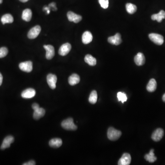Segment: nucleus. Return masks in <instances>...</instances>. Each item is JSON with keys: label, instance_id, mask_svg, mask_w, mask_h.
Masks as SVG:
<instances>
[{"label": "nucleus", "instance_id": "obj_1", "mask_svg": "<svg viewBox=\"0 0 165 165\" xmlns=\"http://www.w3.org/2000/svg\"><path fill=\"white\" fill-rule=\"evenodd\" d=\"M122 135V132L120 131L115 129L112 127H110L108 129L107 137L111 141H116L118 140Z\"/></svg>", "mask_w": 165, "mask_h": 165}, {"label": "nucleus", "instance_id": "obj_2", "mask_svg": "<svg viewBox=\"0 0 165 165\" xmlns=\"http://www.w3.org/2000/svg\"><path fill=\"white\" fill-rule=\"evenodd\" d=\"M61 125L64 129L67 130H75L78 128L74 123L73 120L72 118H68L64 120Z\"/></svg>", "mask_w": 165, "mask_h": 165}, {"label": "nucleus", "instance_id": "obj_3", "mask_svg": "<svg viewBox=\"0 0 165 165\" xmlns=\"http://www.w3.org/2000/svg\"><path fill=\"white\" fill-rule=\"evenodd\" d=\"M150 40L157 45H161L164 43V38L163 36L156 33H151L149 35Z\"/></svg>", "mask_w": 165, "mask_h": 165}, {"label": "nucleus", "instance_id": "obj_4", "mask_svg": "<svg viewBox=\"0 0 165 165\" xmlns=\"http://www.w3.org/2000/svg\"><path fill=\"white\" fill-rule=\"evenodd\" d=\"M19 68L22 71L30 73L33 70V63L31 61L23 62L19 64Z\"/></svg>", "mask_w": 165, "mask_h": 165}, {"label": "nucleus", "instance_id": "obj_5", "mask_svg": "<svg viewBox=\"0 0 165 165\" xmlns=\"http://www.w3.org/2000/svg\"><path fill=\"white\" fill-rule=\"evenodd\" d=\"M41 31V27L39 25L32 28L28 32V37L29 39H34L38 37Z\"/></svg>", "mask_w": 165, "mask_h": 165}, {"label": "nucleus", "instance_id": "obj_6", "mask_svg": "<svg viewBox=\"0 0 165 165\" xmlns=\"http://www.w3.org/2000/svg\"><path fill=\"white\" fill-rule=\"evenodd\" d=\"M164 130L162 128H159L156 129L152 134L151 138L154 141L158 142L162 139L164 136Z\"/></svg>", "mask_w": 165, "mask_h": 165}, {"label": "nucleus", "instance_id": "obj_7", "mask_svg": "<svg viewBox=\"0 0 165 165\" xmlns=\"http://www.w3.org/2000/svg\"><path fill=\"white\" fill-rule=\"evenodd\" d=\"M47 82L51 89H55L56 88V83L57 82L56 75L53 74H49L47 76Z\"/></svg>", "mask_w": 165, "mask_h": 165}, {"label": "nucleus", "instance_id": "obj_8", "mask_svg": "<svg viewBox=\"0 0 165 165\" xmlns=\"http://www.w3.org/2000/svg\"><path fill=\"white\" fill-rule=\"evenodd\" d=\"M71 45L68 43H65L63 44L59 50L58 53L60 55L65 56L67 55L71 50Z\"/></svg>", "mask_w": 165, "mask_h": 165}, {"label": "nucleus", "instance_id": "obj_9", "mask_svg": "<svg viewBox=\"0 0 165 165\" xmlns=\"http://www.w3.org/2000/svg\"><path fill=\"white\" fill-rule=\"evenodd\" d=\"M131 161V157L130 154L125 153L119 159L118 162V165H129Z\"/></svg>", "mask_w": 165, "mask_h": 165}, {"label": "nucleus", "instance_id": "obj_10", "mask_svg": "<svg viewBox=\"0 0 165 165\" xmlns=\"http://www.w3.org/2000/svg\"><path fill=\"white\" fill-rule=\"evenodd\" d=\"M68 19L69 21L73 22L74 23H78L81 21L82 18L81 16L74 13L73 12L69 11L67 14Z\"/></svg>", "mask_w": 165, "mask_h": 165}, {"label": "nucleus", "instance_id": "obj_11", "mask_svg": "<svg viewBox=\"0 0 165 165\" xmlns=\"http://www.w3.org/2000/svg\"><path fill=\"white\" fill-rule=\"evenodd\" d=\"M108 41L109 43L114 45H119L122 43L121 36L119 33H117L114 36H111L108 39Z\"/></svg>", "mask_w": 165, "mask_h": 165}, {"label": "nucleus", "instance_id": "obj_12", "mask_svg": "<svg viewBox=\"0 0 165 165\" xmlns=\"http://www.w3.org/2000/svg\"><path fill=\"white\" fill-rule=\"evenodd\" d=\"M44 48L46 50V58L48 60H50L53 58L55 55V49L53 45H44Z\"/></svg>", "mask_w": 165, "mask_h": 165}, {"label": "nucleus", "instance_id": "obj_13", "mask_svg": "<svg viewBox=\"0 0 165 165\" xmlns=\"http://www.w3.org/2000/svg\"><path fill=\"white\" fill-rule=\"evenodd\" d=\"M36 94V92L32 88H29L23 91L22 93L21 97L23 98L30 99L34 97Z\"/></svg>", "mask_w": 165, "mask_h": 165}, {"label": "nucleus", "instance_id": "obj_14", "mask_svg": "<svg viewBox=\"0 0 165 165\" xmlns=\"http://www.w3.org/2000/svg\"><path fill=\"white\" fill-rule=\"evenodd\" d=\"M14 137H12V136H8L6 137L5 138H4V141L1 145V150H4L7 148L10 147L11 144L14 142Z\"/></svg>", "mask_w": 165, "mask_h": 165}, {"label": "nucleus", "instance_id": "obj_15", "mask_svg": "<svg viewBox=\"0 0 165 165\" xmlns=\"http://www.w3.org/2000/svg\"><path fill=\"white\" fill-rule=\"evenodd\" d=\"M146 58L144 54L141 53H138L134 58V62L138 66H142L145 64Z\"/></svg>", "mask_w": 165, "mask_h": 165}, {"label": "nucleus", "instance_id": "obj_16", "mask_svg": "<svg viewBox=\"0 0 165 165\" xmlns=\"http://www.w3.org/2000/svg\"><path fill=\"white\" fill-rule=\"evenodd\" d=\"M82 42L84 44H89L92 40V35L89 31H85L82 35Z\"/></svg>", "mask_w": 165, "mask_h": 165}, {"label": "nucleus", "instance_id": "obj_17", "mask_svg": "<svg viewBox=\"0 0 165 165\" xmlns=\"http://www.w3.org/2000/svg\"><path fill=\"white\" fill-rule=\"evenodd\" d=\"M157 88V83L154 79H152L149 81L147 85L146 89L148 92H155Z\"/></svg>", "mask_w": 165, "mask_h": 165}, {"label": "nucleus", "instance_id": "obj_18", "mask_svg": "<svg viewBox=\"0 0 165 165\" xmlns=\"http://www.w3.org/2000/svg\"><path fill=\"white\" fill-rule=\"evenodd\" d=\"M80 80V77L77 74H73L68 78L69 84L72 86H74L79 83Z\"/></svg>", "mask_w": 165, "mask_h": 165}, {"label": "nucleus", "instance_id": "obj_19", "mask_svg": "<svg viewBox=\"0 0 165 165\" xmlns=\"http://www.w3.org/2000/svg\"><path fill=\"white\" fill-rule=\"evenodd\" d=\"M45 111L43 108L39 107L38 109L34 111L33 117L35 120H38L44 116Z\"/></svg>", "mask_w": 165, "mask_h": 165}, {"label": "nucleus", "instance_id": "obj_20", "mask_svg": "<svg viewBox=\"0 0 165 165\" xmlns=\"http://www.w3.org/2000/svg\"><path fill=\"white\" fill-rule=\"evenodd\" d=\"M165 19V12L161 10L157 14H155L151 16V19L153 20H156L161 23L163 19Z\"/></svg>", "mask_w": 165, "mask_h": 165}, {"label": "nucleus", "instance_id": "obj_21", "mask_svg": "<svg viewBox=\"0 0 165 165\" xmlns=\"http://www.w3.org/2000/svg\"><path fill=\"white\" fill-rule=\"evenodd\" d=\"M32 16V12L30 9H26L23 12L22 18L24 20L29 22L31 20Z\"/></svg>", "mask_w": 165, "mask_h": 165}, {"label": "nucleus", "instance_id": "obj_22", "mask_svg": "<svg viewBox=\"0 0 165 165\" xmlns=\"http://www.w3.org/2000/svg\"><path fill=\"white\" fill-rule=\"evenodd\" d=\"M63 144L62 140L59 138H53L49 142V145L50 147L54 148L60 147Z\"/></svg>", "mask_w": 165, "mask_h": 165}, {"label": "nucleus", "instance_id": "obj_23", "mask_svg": "<svg viewBox=\"0 0 165 165\" xmlns=\"http://www.w3.org/2000/svg\"><path fill=\"white\" fill-rule=\"evenodd\" d=\"M154 149H151L150 151L149 154H146L145 156V158L146 161H149L150 163H153L157 160V158L155 156Z\"/></svg>", "mask_w": 165, "mask_h": 165}, {"label": "nucleus", "instance_id": "obj_24", "mask_svg": "<svg viewBox=\"0 0 165 165\" xmlns=\"http://www.w3.org/2000/svg\"><path fill=\"white\" fill-rule=\"evenodd\" d=\"M84 61L90 66H94L97 64V59L91 55L88 54L85 55Z\"/></svg>", "mask_w": 165, "mask_h": 165}, {"label": "nucleus", "instance_id": "obj_25", "mask_svg": "<svg viewBox=\"0 0 165 165\" xmlns=\"http://www.w3.org/2000/svg\"><path fill=\"white\" fill-rule=\"evenodd\" d=\"M14 21L13 17L10 14H6L4 15L1 18V21L3 24L12 23Z\"/></svg>", "mask_w": 165, "mask_h": 165}, {"label": "nucleus", "instance_id": "obj_26", "mask_svg": "<svg viewBox=\"0 0 165 165\" xmlns=\"http://www.w3.org/2000/svg\"><path fill=\"white\" fill-rule=\"evenodd\" d=\"M126 8L128 14H134L137 11V6L132 3H127L126 5Z\"/></svg>", "mask_w": 165, "mask_h": 165}, {"label": "nucleus", "instance_id": "obj_27", "mask_svg": "<svg viewBox=\"0 0 165 165\" xmlns=\"http://www.w3.org/2000/svg\"><path fill=\"white\" fill-rule=\"evenodd\" d=\"M97 100V93L95 90H93L90 93L89 95V101L92 104L96 103Z\"/></svg>", "mask_w": 165, "mask_h": 165}, {"label": "nucleus", "instance_id": "obj_28", "mask_svg": "<svg viewBox=\"0 0 165 165\" xmlns=\"http://www.w3.org/2000/svg\"><path fill=\"white\" fill-rule=\"evenodd\" d=\"M117 97L118 99V101L119 102H121L122 103L124 102H126L127 100V97L126 94H125L124 93L119 92L117 94Z\"/></svg>", "mask_w": 165, "mask_h": 165}, {"label": "nucleus", "instance_id": "obj_29", "mask_svg": "<svg viewBox=\"0 0 165 165\" xmlns=\"http://www.w3.org/2000/svg\"><path fill=\"white\" fill-rule=\"evenodd\" d=\"M8 50L6 47H3L0 48V58L5 57L8 54Z\"/></svg>", "mask_w": 165, "mask_h": 165}, {"label": "nucleus", "instance_id": "obj_30", "mask_svg": "<svg viewBox=\"0 0 165 165\" xmlns=\"http://www.w3.org/2000/svg\"><path fill=\"white\" fill-rule=\"evenodd\" d=\"M99 2L104 9H107L109 6V0H99Z\"/></svg>", "mask_w": 165, "mask_h": 165}, {"label": "nucleus", "instance_id": "obj_31", "mask_svg": "<svg viewBox=\"0 0 165 165\" xmlns=\"http://www.w3.org/2000/svg\"><path fill=\"white\" fill-rule=\"evenodd\" d=\"M55 3L54 2H53V3H50V4L49 5V7L50 8H53V10L56 11L57 10V8H56V6H55Z\"/></svg>", "mask_w": 165, "mask_h": 165}, {"label": "nucleus", "instance_id": "obj_32", "mask_svg": "<svg viewBox=\"0 0 165 165\" xmlns=\"http://www.w3.org/2000/svg\"><path fill=\"white\" fill-rule=\"evenodd\" d=\"M36 164L35 161L32 160V161H30L29 162H26V163L23 164V165H35Z\"/></svg>", "mask_w": 165, "mask_h": 165}, {"label": "nucleus", "instance_id": "obj_33", "mask_svg": "<svg viewBox=\"0 0 165 165\" xmlns=\"http://www.w3.org/2000/svg\"><path fill=\"white\" fill-rule=\"evenodd\" d=\"M32 108H33V110L35 111V110H36V109H38L40 107V106L38 105V104L37 103H34L32 106Z\"/></svg>", "mask_w": 165, "mask_h": 165}, {"label": "nucleus", "instance_id": "obj_34", "mask_svg": "<svg viewBox=\"0 0 165 165\" xmlns=\"http://www.w3.org/2000/svg\"><path fill=\"white\" fill-rule=\"evenodd\" d=\"M2 81H3V77L1 73H0V86L2 84Z\"/></svg>", "mask_w": 165, "mask_h": 165}, {"label": "nucleus", "instance_id": "obj_35", "mask_svg": "<svg viewBox=\"0 0 165 165\" xmlns=\"http://www.w3.org/2000/svg\"><path fill=\"white\" fill-rule=\"evenodd\" d=\"M19 1H21V2H26L29 1V0H19Z\"/></svg>", "mask_w": 165, "mask_h": 165}, {"label": "nucleus", "instance_id": "obj_36", "mask_svg": "<svg viewBox=\"0 0 165 165\" xmlns=\"http://www.w3.org/2000/svg\"><path fill=\"white\" fill-rule=\"evenodd\" d=\"M162 100H163V102H165V94H164V95L162 97Z\"/></svg>", "mask_w": 165, "mask_h": 165}, {"label": "nucleus", "instance_id": "obj_37", "mask_svg": "<svg viewBox=\"0 0 165 165\" xmlns=\"http://www.w3.org/2000/svg\"><path fill=\"white\" fill-rule=\"evenodd\" d=\"M2 1H3V0H0V4L2 3Z\"/></svg>", "mask_w": 165, "mask_h": 165}]
</instances>
